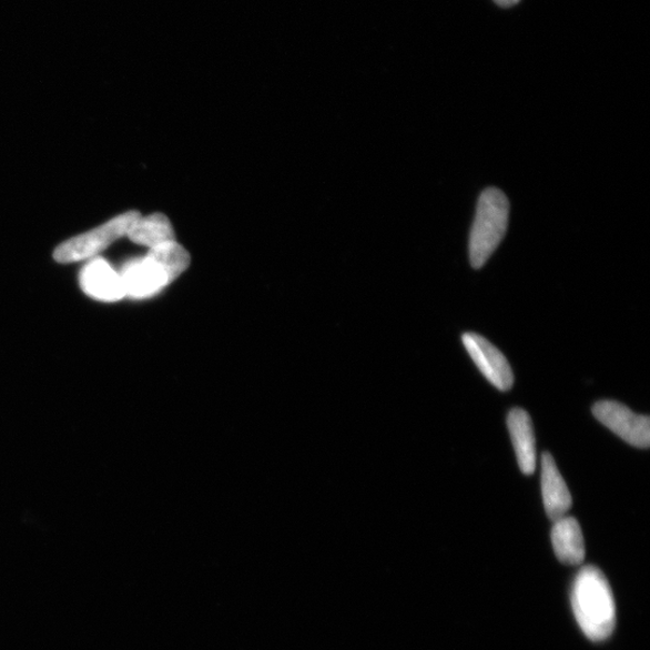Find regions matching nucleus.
Wrapping results in <instances>:
<instances>
[{"mask_svg":"<svg viewBox=\"0 0 650 650\" xmlns=\"http://www.w3.org/2000/svg\"><path fill=\"white\" fill-rule=\"evenodd\" d=\"M141 217L139 211H129L89 233L75 236L55 248L53 257L62 264L80 262L97 256L119 238L129 234Z\"/></svg>","mask_w":650,"mask_h":650,"instance_id":"nucleus-4","label":"nucleus"},{"mask_svg":"<svg viewBox=\"0 0 650 650\" xmlns=\"http://www.w3.org/2000/svg\"><path fill=\"white\" fill-rule=\"evenodd\" d=\"M463 344L479 372L494 387L501 392L512 388L515 378L511 366L496 346L475 333H465Z\"/></svg>","mask_w":650,"mask_h":650,"instance_id":"nucleus-6","label":"nucleus"},{"mask_svg":"<svg viewBox=\"0 0 650 650\" xmlns=\"http://www.w3.org/2000/svg\"><path fill=\"white\" fill-rule=\"evenodd\" d=\"M592 414L627 444L644 449L649 447L650 419L648 416L636 415L626 405L613 400L597 403L592 407Z\"/></svg>","mask_w":650,"mask_h":650,"instance_id":"nucleus-5","label":"nucleus"},{"mask_svg":"<svg viewBox=\"0 0 650 650\" xmlns=\"http://www.w3.org/2000/svg\"><path fill=\"white\" fill-rule=\"evenodd\" d=\"M494 3L499 6L500 8H512L517 6L520 0H492Z\"/></svg>","mask_w":650,"mask_h":650,"instance_id":"nucleus-12","label":"nucleus"},{"mask_svg":"<svg viewBox=\"0 0 650 650\" xmlns=\"http://www.w3.org/2000/svg\"><path fill=\"white\" fill-rule=\"evenodd\" d=\"M541 489L545 510L549 519L556 521L565 517L572 506L571 494L558 470L555 458L547 451L541 459Z\"/></svg>","mask_w":650,"mask_h":650,"instance_id":"nucleus-8","label":"nucleus"},{"mask_svg":"<svg viewBox=\"0 0 650 650\" xmlns=\"http://www.w3.org/2000/svg\"><path fill=\"white\" fill-rule=\"evenodd\" d=\"M555 522L552 545L562 563L578 565L586 558L585 537L579 522L573 517H562Z\"/></svg>","mask_w":650,"mask_h":650,"instance_id":"nucleus-10","label":"nucleus"},{"mask_svg":"<svg viewBox=\"0 0 650 650\" xmlns=\"http://www.w3.org/2000/svg\"><path fill=\"white\" fill-rule=\"evenodd\" d=\"M190 253L176 243L150 248L148 256L126 265L121 277L125 294L132 298H148L159 293L190 266Z\"/></svg>","mask_w":650,"mask_h":650,"instance_id":"nucleus-2","label":"nucleus"},{"mask_svg":"<svg viewBox=\"0 0 650 650\" xmlns=\"http://www.w3.org/2000/svg\"><path fill=\"white\" fill-rule=\"evenodd\" d=\"M510 203L499 189H487L480 194L470 234V262L483 267L496 252L507 232Z\"/></svg>","mask_w":650,"mask_h":650,"instance_id":"nucleus-3","label":"nucleus"},{"mask_svg":"<svg viewBox=\"0 0 650 650\" xmlns=\"http://www.w3.org/2000/svg\"><path fill=\"white\" fill-rule=\"evenodd\" d=\"M572 609L589 640L600 642L610 638L616 628V602L609 581L598 568L586 567L577 575Z\"/></svg>","mask_w":650,"mask_h":650,"instance_id":"nucleus-1","label":"nucleus"},{"mask_svg":"<svg viewBox=\"0 0 650 650\" xmlns=\"http://www.w3.org/2000/svg\"><path fill=\"white\" fill-rule=\"evenodd\" d=\"M508 430L515 447L519 469L532 475L536 469V441L529 414L522 408H512L507 418Z\"/></svg>","mask_w":650,"mask_h":650,"instance_id":"nucleus-9","label":"nucleus"},{"mask_svg":"<svg viewBox=\"0 0 650 650\" xmlns=\"http://www.w3.org/2000/svg\"><path fill=\"white\" fill-rule=\"evenodd\" d=\"M80 280L84 293L94 299L112 303L126 295L121 274L104 260L95 258L84 266Z\"/></svg>","mask_w":650,"mask_h":650,"instance_id":"nucleus-7","label":"nucleus"},{"mask_svg":"<svg viewBox=\"0 0 650 650\" xmlns=\"http://www.w3.org/2000/svg\"><path fill=\"white\" fill-rule=\"evenodd\" d=\"M133 243L150 248L174 242L173 225L163 214H153L149 217H140L126 234Z\"/></svg>","mask_w":650,"mask_h":650,"instance_id":"nucleus-11","label":"nucleus"}]
</instances>
